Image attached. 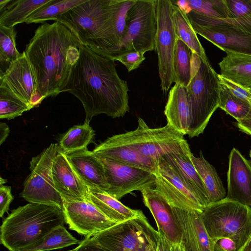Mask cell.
Instances as JSON below:
<instances>
[{
	"mask_svg": "<svg viewBox=\"0 0 251 251\" xmlns=\"http://www.w3.org/2000/svg\"><path fill=\"white\" fill-rule=\"evenodd\" d=\"M81 242L62 225L54 228L40 240L19 251H49L79 244Z\"/></svg>",
	"mask_w": 251,
	"mask_h": 251,
	"instance_id": "obj_31",
	"label": "cell"
},
{
	"mask_svg": "<svg viewBox=\"0 0 251 251\" xmlns=\"http://www.w3.org/2000/svg\"><path fill=\"white\" fill-rule=\"evenodd\" d=\"M111 2V0H86L56 21L70 29L82 45L89 47L109 18Z\"/></svg>",
	"mask_w": 251,
	"mask_h": 251,
	"instance_id": "obj_10",
	"label": "cell"
},
{
	"mask_svg": "<svg viewBox=\"0 0 251 251\" xmlns=\"http://www.w3.org/2000/svg\"><path fill=\"white\" fill-rule=\"evenodd\" d=\"M75 251V249L71 250H69V251Z\"/></svg>",
	"mask_w": 251,
	"mask_h": 251,
	"instance_id": "obj_55",
	"label": "cell"
},
{
	"mask_svg": "<svg viewBox=\"0 0 251 251\" xmlns=\"http://www.w3.org/2000/svg\"><path fill=\"white\" fill-rule=\"evenodd\" d=\"M97 155L118 163L144 169L154 174L157 161L147 158L121 141L115 135L98 145L92 151Z\"/></svg>",
	"mask_w": 251,
	"mask_h": 251,
	"instance_id": "obj_22",
	"label": "cell"
},
{
	"mask_svg": "<svg viewBox=\"0 0 251 251\" xmlns=\"http://www.w3.org/2000/svg\"><path fill=\"white\" fill-rule=\"evenodd\" d=\"M193 11L212 18L226 19L229 17L226 0H187Z\"/></svg>",
	"mask_w": 251,
	"mask_h": 251,
	"instance_id": "obj_37",
	"label": "cell"
},
{
	"mask_svg": "<svg viewBox=\"0 0 251 251\" xmlns=\"http://www.w3.org/2000/svg\"><path fill=\"white\" fill-rule=\"evenodd\" d=\"M51 0H16L12 1L0 12V25L7 27L25 23L35 11Z\"/></svg>",
	"mask_w": 251,
	"mask_h": 251,
	"instance_id": "obj_30",
	"label": "cell"
},
{
	"mask_svg": "<svg viewBox=\"0 0 251 251\" xmlns=\"http://www.w3.org/2000/svg\"><path fill=\"white\" fill-rule=\"evenodd\" d=\"M154 188L171 206L202 211L204 208L189 189L172 166L163 158L157 160Z\"/></svg>",
	"mask_w": 251,
	"mask_h": 251,
	"instance_id": "obj_14",
	"label": "cell"
},
{
	"mask_svg": "<svg viewBox=\"0 0 251 251\" xmlns=\"http://www.w3.org/2000/svg\"><path fill=\"white\" fill-rule=\"evenodd\" d=\"M116 136L142 155L156 161L170 153H191L184 135L168 124L152 128L139 118L136 129Z\"/></svg>",
	"mask_w": 251,
	"mask_h": 251,
	"instance_id": "obj_6",
	"label": "cell"
},
{
	"mask_svg": "<svg viewBox=\"0 0 251 251\" xmlns=\"http://www.w3.org/2000/svg\"><path fill=\"white\" fill-rule=\"evenodd\" d=\"M201 218L210 238L215 242L228 238L241 250L251 238V207L225 199L209 204L201 212Z\"/></svg>",
	"mask_w": 251,
	"mask_h": 251,
	"instance_id": "obj_4",
	"label": "cell"
},
{
	"mask_svg": "<svg viewBox=\"0 0 251 251\" xmlns=\"http://www.w3.org/2000/svg\"><path fill=\"white\" fill-rule=\"evenodd\" d=\"M8 126L4 123H0V144L1 145L6 140L9 133Z\"/></svg>",
	"mask_w": 251,
	"mask_h": 251,
	"instance_id": "obj_48",
	"label": "cell"
},
{
	"mask_svg": "<svg viewBox=\"0 0 251 251\" xmlns=\"http://www.w3.org/2000/svg\"><path fill=\"white\" fill-rule=\"evenodd\" d=\"M214 251H238L236 244L228 238H222L215 243Z\"/></svg>",
	"mask_w": 251,
	"mask_h": 251,
	"instance_id": "obj_45",
	"label": "cell"
},
{
	"mask_svg": "<svg viewBox=\"0 0 251 251\" xmlns=\"http://www.w3.org/2000/svg\"><path fill=\"white\" fill-rule=\"evenodd\" d=\"M241 251H251V238Z\"/></svg>",
	"mask_w": 251,
	"mask_h": 251,
	"instance_id": "obj_52",
	"label": "cell"
},
{
	"mask_svg": "<svg viewBox=\"0 0 251 251\" xmlns=\"http://www.w3.org/2000/svg\"><path fill=\"white\" fill-rule=\"evenodd\" d=\"M143 202L152 214L159 233L173 245L181 243V231L172 207L154 187H147L141 191Z\"/></svg>",
	"mask_w": 251,
	"mask_h": 251,
	"instance_id": "obj_19",
	"label": "cell"
},
{
	"mask_svg": "<svg viewBox=\"0 0 251 251\" xmlns=\"http://www.w3.org/2000/svg\"><path fill=\"white\" fill-rule=\"evenodd\" d=\"M65 222L63 211L29 203L12 211L0 226V241L10 251H19L40 240Z\"/></svg>",
	"mask_w": 251,
	"mask_h": 251,
	"instance_id": "obj_3",
	"label": "cell"
},
{
	"mask_svg": "<svg viewBox=\"0 0 251 251\" xmlns=\"http://www.w3.org/2000/svg\"><path fill=\"white\" fill-rule=\"evenodd\" d=\"M219 65L222 76L251 89V55L227 52Z\"/></svg>",
	"mask_w": 251,
	"mask_h": 251,
	"instance_id": "obj_27",
	"label": "cell"
},
{
	"mask_svg": "<svg viewBox=\"0 0 251 251\" xmlns=\"http://www.w3.org/2000/svg\"><path fill=\"white\" fill-rule=\"evenodd\" d=\"M59 146L51 144L30 162L29 175L20 196L30 203L63 209V201L56 190L52 176V166Z\"/></svg>",
	"mask_w": 251,
	"mask_h": 251,
	"instance_id": "obj_9",
	"label": "cell"
},
{
	"mask_svg": "<svg viewBox=\"0 0 251 251\" xmlns=\"http://www.w3.org/2000/svg\"><path fill=\"white\" fill-rule=\"evenodd\" d=\"M6 182V180L0 177V185H3Z\"/></svg>",
	"mask_w": 251,
	"mask_h": 251,
	"instance_id": "obj_53",
	"label": "cell"
},
{
	"mask_svg": "<svg viewBox=\"0 0 251 251\" xmlns=\"http://www.w3.org/2000/svg\"><path fill=\"white\" fill-rule=\"evenodd\" d=\"M156 32V0H135L126 13L123 40L107 57L155 50Z\"/></svg>",
	"mask_w": 251,
	"mask_h": 251,
	"instance_id": "obj_7",
	"label": "cell"
},
{
	"mask_svg": "<svg viewBox=\"0 0 251 251\" xmlns=\"http://www.w3.org/2000/svg\"><path fill=\"white\" fill-rule=\"evenodd\" d=\"M95 135V131L89 125V122L74 126L61 139L60 149L66 154L87 148Z\"/></svg>",
	"mask_w": 251,
	"mask_h": 251,
	"instance_id": "obj_33",
	"label": "cell"
},
{
	"mask_svg": "<svg viewBox=\"0 0 251 251\" xmlns=\"http://www.w3.org/2000/svg\"><path fill=\"white\" fill-rule=\"evenodd\" d=\"M173 251H184L182 244L180 243L174 245Z\"/></svg>",
	"mask_w": 251,
	"mask_h": 251,
	"instance_id": "obj_51",
	"label": "cell"
},
{
	"mask_svg": "<svg viewBox=\"0 0 251 251\" xmlns=\"http://www.w3.org/2000/svg\"><path fill=\"white\" fill-rule=\"evenodd\" d=\"M164 114L168 124L184 135L188 134L191 109L186 87L176 83L171 88Z\"/></svg>",
	"mask_w": 251,
	"mask_h": 251,
	"instance_id": "obj_24",
	"label": "cell"
},
{
	"mask_svg": "<svg viewBox=\"0 0 251 251\" xmlns=\"http://www.w3.org/2000/svg\"><path fill=\"white\" fill-rule=\"evenodd\" d=\"M75 171L87 188L106 192L108 189L103 165L87 148L66 154Z\"/></svg>",
	"mask_w": 251,
	"mask_h": 251,
	"instance_id": "obj_23",
	"label": "cell"
},
{
	"mask_svg": "<svg viewBox=\"0 0 251 251\" xmlns=\"http://www.w3.org/2000/svg\"><path fill=\"white\" fill-rule=\"evenodd\" d=\"M31 107L8 91L0 88V118L11 120L21 116Z\"/></svg>",
	"mask_w": 251,
	"mask_h": 251,
	"instance_id": "obj_39",
	"label": "cell"
},
{
	"mask_svg": "<svg viewBox=\"0 0 251 251\" xmlns=\"http://www.w3.org/2000/svg\"><path fill=\"white\" fill-rule=\"evenodd\" d=\"M251 104L234 95L225 85L220 82L219 107L233 117L237 122L248 113Z\"/></svg>",
	"mask_w": 251,
	"mask_h": 251,
	"instance_id": "obj_36",
	"label": "cell"
},
{
	"mask_svg": "<svg viewBox=\"0 0 251 251\" xmlns=\"http://www.w3.org/2000/svg\"><path fill=\"white\" fill-rule=\"evenodd\" d=\"M88 200L105 216L117 223L135 218L142 212L129 208L100 189L88 188Z\"/></svg>",
	"mask_w": 251,
	"mask_h": 251,
	"instance_id": "obj_26",
	"label": "cell"
},
{
	"mask_svg": "<svg viewBox=\"0 0 251 251\" xmlns=\"http://www.w3.org/2000/svg\"><path fill=\"white\" fill-rule=\"evenodd\" d=\"M62 92H68L82 103L84 122L104 114L123 117L129 110L127 83L119 76L113 60L83 45Z\"/></svg>",
	"mask_w": 251,
	"mask_h": 251,
	"instance_id": "obj_1",
	"label": "cell"
},
{
	"mask_svg": "<svg viewBox=\"0 0 251 251\" xmlns=\"http://www.w3.org/2000/svg\"><path fill=\"white\" fill-rule=\"evenodd\" d=\"M218 74L209 60L201 59L200 66L192 72L186 87L191 109L189 138L203 133L209 121L219 106L220 82Z\"/></svg>",
	"mask_w": 251,
	"mask_h": 251,
	"instance_id": "obj_5",
	"label": "cell"
},
{
	"mask_svg": "<svg viewBox=\"0 0 251 251\" xmlns=\"http://www.w3.org/2000/svg\"><path fill=\"white\" fill-rule=\"evenodd\" d=\"M219 82L225 85L234 95L251 104V91L222 76L217 75Z\"/></svg>",
	"mask_w": 251,
	"mask_h": 251,
	"instance_id": "obj_42",
	"label": "cell"
},
{
	"mask_svg": "<svg viewBox=\"0 0 251 251\" xmlns=\"http://www.w3.org/2000/svg\"><path fill=\"white\" fill-rule=\"evenodd\" d=\"M172 2V17L177 38L183 41L202 60H208L204 49L201 44L197 33L192 28L187 14Z\"/></svg>",
	"mask_w": 251,
	"mask_h": 251,
	"instance_id": "obj_29",
	"label": "cell"
},
{
	"mask_svg": "<svg viewBox=\"0 0 251 251\" xmlns=\"http://www.w3.org/2000/svg\"><path fill=\"white\" fill-rule=\"evenodd\" d=\"M229 17L239 19L251 14V0H226Z\"/></svg>",
	"mask_w": 251,
	"mask_h": 251,
	"instance_id": "obj_41",
	"label": "cell"
},
{
	"mask_svg": "<svg viewBox=\"0 0 251 251\" xmlns=\"http://www.w3.org/2000/svg\"><path fill=\"white\" fill-rule=\"evenodd\" d=\"M250 158H251V149L250 151Z\"/></svg>",
	"mask_w": 251,
	"mask_h": 251,
	"instance_id": "obj_54",
	"label": "cell"
},
{
	"mask_svg": "<svg viewBox=\"0 0 251 251\" xmlns=\"http://www.w3.org/2000/svg\"><path fill=\"white\" fill-rule=\"evenodd\" d=\"M157 32L155 50L158 56L159 75L162 91L168 92L174 82L173 60L177 39L170 0H156Z\"/></svg>",
	"mask_w": 251,
	"mask_h": 251,
	"instance_id": "obj_11",
	"label": "cell"
},
{
	"mask_svg": "<svg viewBox=\"0 0 251 251\" xmlns=\"http://www.w3.org/2000/svg\"><path fill=\"white\" fill-rule=\"evenodd\" d=\"M16 34L14 27L0 25V74L4 72L21 54L16 48Z\"/></svg>",
	"mask_w": 251,
	"mask_h": 251,
	"instance_id": "obj_35",
	"label": "cell"
},
{
	"mask_svg": "<svg viewBox=\"0 0 251 251\" xmlns=\"http://www.w3.org/2000/svg\"><path fill=\"white\" fill-rule=\"evenodd\" d=\"M135 0H111L108 20L90 46L94 51L106 57L121 43L125 29L127 11Z\"/></svg>",
	"mask_w": 251,
	"mask_h": 251,
	"instance_id": "obj_16",
	"label": "cell"
},
{
	"mask_svg": "<svg viewBox=\"0 0 251 251\" xmlns=\"http://www.w3.org/2000/svg\"><path fill=\"white\" fill-rule=\"evenodd\" d=\"M250 90L251 91V89H250Z\"/></svg>",
	"mask_w": 251,
	"mask_h": 251,
	"instance_id": "obj_56",
	"label": "cell"
},
{
	"mask_svg": "<svg viewBox=\"0 0 251 251\" xmlns=\"http://www.w3.org/2000/svg\"><path fill=\"white\" fill-rule=\"evenodd\" d=\"M191 160L205 186L209 203L221 201L226 197V191L215 167L204 157L201 151L199 157L192 153Z\"/></svg>",
	"mask_w": 251,
	"mask_h": 251,
	"instance_id": "obj_28",
	"label": "cell"
},
{
	"mask_svg": "<svg viewBox=\"0 0 251 251\" xmlns=\"http://www.w3.org/2000/svg\"><path fill=\"white\" fill-rule=\"evenodd\" d=\"M52 176L55 188L63 201L89 200L88 188L59 146L52 166Z\"/></svg>",
	"mask_w": 251,
	"mask_h": 251,
	"instance_id": "obj_20",
	"label": "cell"
},
{
	"mask_svg": "<svg viewBox=\"0 0 251 251\" xmlns=\"http://www.w3.org/2000/svg\"><path fill=\"white\" fill-rule=\"evenodd\" d=\"M0 88L12 93L31 109L38 105L36 77L25 51L0 74Z\"/></svg>",
	"mask_w": 251,
	"mask_h": 251,
	"instance_id": "obj_13",
	"label": "cell"
},
{
	"mask_svg": "<svg viewBox=\"0 0 251 251\" xmlns=\"http://www.w3.org/2000/svg\"><path fill=\"white\" fill-rule=\"evenodd\" d=\"M93 238L109 251H156L159 233L142 211L137 217L117 223Z\"/></svg>",
	"mask_w": 251,
	"mask_h": 251,
	"instance_id": "obj_8",
	"label": "cell"
},
{
	"mask_svg": "<svg viewBox=\"0 0 251 251\" xmlns=\"http://www.w3.org/2000/svg\"><path fill=\"white\" fill-rule=\"evenodd\" d=\"M85 1L86 0H51L33 13L27 19L25 23H43L49 20L56 21L61 15Z\"/></svg>",
	"mask_w": 251,
	"mask_h": 251,
	"instance_id": "obj_34",
	"label": "cell"
},
{
	"mask_svg": "<svg viewBox=\"0 0 251 251\" xmlns=\"http://www.w3.org/2000/svg\"><path fill=\"white\" fill-rule=\"evenodd\" d=\"M145 52L143 51H131L124 53L110 59L119 61L126 67L128 72L139 68L145 60Z\"/></svg>",
	"mask_w": 251,
	"mask_h": 251,
	"instance_id": "obj_40",
	"label": "cell"
},
{
	"mask_svg": "<svg viewBox=\"0 0 251 251\" xmlns=\"http://www.w3.org/2000/svg\"><path fill=\"white\" fill-rule=\"evenodd\" d=\"M192 51L181 40L176 41L174 60V82L186 87L192 77Z\"/></svg>",
	"mask_w": 251,
	"mask_h": 251,
	"instance_id": "obj_32",
	"label": "cell"
},
{
	"mask_svg": "<svg viewBox=\"0 0 251 251\" xmlns=\"http://www.w3.org/2000/svg\"><path fill=\"white\" fill-rule=\"evenodd\" d=\"M75 251H109L100 245L93 238L85 237L75 249Z\"/></svg>",
	"mask_w": 251,
	"mask_h": 251,
	"instance_id": "obj_44",
	"label": "cell"
},
{
	"mask_svg": "<svg viewBox=\"0 0 251 251\" xmlns=\"http://www.w3.org/2000/svg\"><path fill=\"white\" fill-rule=\"evenodd\" d=\"M96 155L104 167L108 185L105 192L116 199L119 200L132 191L154 186L155 174Z\"/></svg>",
	"mask_w": 251,
	"mask_h": 251,
	"instance_id": "obj_12",
	"label": "cell"
},
{
	"mask_svg": "<svg viewBox=\"0 0 251 251\" xmlns=\"http://www.w3.org/2000/svg\"><path fill=\"white\" fill-rule=\"evenodd\" d=\"M173 246L165 237L159 233V239L156 251H173Z\"/></svg>",
	"mask_w": 251,
	"mask_h": 251,
	"instance_id": "obj_47",
	"label": "cell"
},
{
	"mask_svg": "<svg viewBox=\"0 0 251 251\" xmlns=\"http://www.w3.org/2000/svg\"><path fill=\"white\" fill-rule=\"evenodd\" d=\"M236 126L241 131L251 136V104L246 116L237 122Z\"/></svg>",
	"mask_w": 251,
	"mask_h": 251,
	"instance_id": "obj_46",
	"label": "cell"
},
{
	"mask_svg": "<svg viewBox=\"0 0 251 251\" xmlns=\"http://www.w3.org/2000/svg\"><path fill=\"white\" fill-rule=\"evenodd\" d=\"M197 34L200 35L226 53L251 55V35L231 27L198 24L189 19Z\"/></svg>",
	"mask_w": 251,
	"mask_h": 251,
	"instance_id": "obj_18",
	"label": "cell"
},
{
	"mask_svg": "<svg viewBox=\"0 0 251 251\" xmlns=\"http://www.w3.org/2000/svg\"><path fill=\"white\" fill-rule=\"evenodd\" d=\"M171 207L181 229L184 251H214L215 242L205 229L202 211Z\"/></svg>",
	"mask_w": 251,
	"mask_h": 251,
	"instance_id": "obj_17",
	"label": "cell"
},
{
	"mask_svg": "<svg viewBox=\"0 0 251 251\" xmlns=\"http://www.w3.org/2000/svg\"><path fill=\"white\" fill-rule=\"evenodd\" d=\"M81 45L70 29L57 21L35 30L25 52L36 77L38 105L47 97L62 92Z\"/></svg>",
	"mask_w": 251,
	"mask_h": 251,
	"instance_id": "obj_2",
	"label": "cell"
},
{
	"mask_svg": "<svg viewBox=\"0 0 251 251\" xmlns=\"http://www.w3.org/2000/svg\"><path fill=\"white\" fill-rule=\"evenodd\" d=\"M12 0H0V12H2Z\"/></svg>",
	"mask_w": 251,
	"mask_h": 251,
	"instance_id": "obj_50",
	"label": "cell"
},
{
	"mask_svg": "<svg viewBox=\"0 0 251 251\" xmlns=\"http://www.w3.org/2000/svg\"><path fill=\"white\" fill-rule=\"evenodd\" d=\"M190 153H170L163 156L205 207L209 204L204 183L191 159Z\"/></svg>",
	"mask_w": 251,
	"mask_h": 251,
	"instance_id": "obj_25",
	"label": "cell"
},
{
	"mask_svg": "<svg viewBox=\"0 0 251 251\" xmlns=\"http://www.w3.org/2000/svg\"><path fill=\"white\" fill-rule=\"evenodd\" d=\"M228 159L226 198L251 207V163L235 148Z\"/></svg>",
	"mask_w": 251,
	"mask_h": 251,
	"instance_id": "obj_21",
	"label": "cell"
},
{
	"mask_svg": "<svg viewBox=\"0 0 251 251\" xmlns=\"http://www.w3.org/2000/svg\"><path fill=\"white\" fill-rule=\"evenodd\" d=\"M63 213L69 228L86 237L98 233L117 224L100 211L89 200L63 201Z\"/></svg>",
	"mask_w": 251,
	"mask_h": 251,
	"instance_id": "obj_15",
	"label": "cell"
},
{
	"mask_svg": "<svg viewBox=\"0 0 251 251\" xmlns=\"http://www.w3.org/2000/svg\"><path fill=\"white\" fill-rule=\"evenodd\" d=\"M13 199L11 187L0 185V217H2L7 212L9 205Z\"/></svg>",
	"mask_w": 251,
	"mask_h": 251,
	"instance_id": "obj_43",
	"label": "cell"
},
{
	"mask_svg": "<svg viewBox=\"0 0 251 251\" xmlns=\"http://www.w3.org/2000/svg\"><path fill=\"white\" fill-rule=\"evenodd\" d=\"M173 2L187 14L191 11V9L189 6L187 0H177L176 1H173Z\"/></svg>",
	"mask_w": 251,
	"mask_h": 251,
	"instance_id": "obj_49",
	"label": "cell"
},
{
	"mask_svg": "<svg viewBox=\"0 0 251 251\" xmlns=\"http://www.w3.org/2000/svg\"><path fill=\"white\" fill-rule=\"evenodd\" d=\"M189 19L200 24L221 25L238 29L251 35V14L239 19H217L207 17L192 10L187 14Z\"/></svg>",
	"mask_w": 251,
	"mask_h": 251,
	"instance_id": "obj_38",
	"label": "cell"
}]
</instances>
